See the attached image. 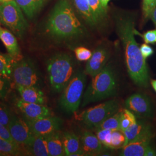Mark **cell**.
<instances>
[{
	"label": "cell",
	"instance_id": "obj_27",
	"mask_svg": "<svg viewBox=\"0 0 156 156\" xmlns=\"http://www.w3.org/2000/svg\"><path fill=\"white\" fill-rule=\"evenodd\" d=\"M121 113L122 109L116 112L115 114L112 115L111 116L107 118L102 123L95 128L97 129H109V130H115V129H120V119H121ZM94 129V130H95Z\"/></svg>",
	"mask_w": 156,
	"mask_h": 156
},
{
	"label": "cell",
	"instance_id": "obj_29",
	"mask_svg": "<svg viewBox=\"0 0 156 156\" xmlns=\"http://www.w3.org/2000/svg\"><path fill=\"white\" fill-rule=\"evenodd\" d=\"M137 121L136 117L134 113L127 108L122 109L120 129L124 131L127 128Z\"/></svg>",
	"mask_w": 156,
	"mask_h": 156
},
{
	"label": "cell",
	"instance_id": "obj_15",
	"mask_svg": "<svg viewBox=\"0 0 156 156\" xmlns=\"http://www.w3.org/2000/svg\"><path fill=\"white\" fill-rule=\"evenodd\" d=\"M81 150L83 156H95L103 151V145L96 135L91 131L86 130L80 137Z\"/></svg>",
	"mask_w": 156,
	"mask_h": 156
},
{
	"label": "cell",
	"instance_id": "obj_33",
	"mask_svg": "<svg viewBox=\"0 0 156 156\" xmlns=\"http://www.w3.org/2000/svg\"><path fill=\"white\" fill-rule=\"evenodd\" d=\"M11 81L0 75V100H5L11 89Z\"/></svg>",
	"mask_w": 156,
	"mask_h": 156
},
{
	"label": "cell",
	"instance_id": "obj_16",
	"mask_svg": "<svg viewBox=\"0 0 156 156\" xmlns=\"http://www.w3.org/2000/svg\"><path fill=\"white\" fill-rule=\"evenodd\" d=\"M0 40L5 46L8 53L13 58L15 62L19 61L23 58L16 35L11 31L1 28Z\"/></svg>",
	"mask_w": 156,
	"mask_h": 156
},
{
	"label": "cell",
	"instance_id": "obj_42",
	"mask_svg": "<svg viewBox=\"0 0 156 156\" xmlns=\"http://www.w3.org/2000/svg\"><path fill=\"white\" fill-rule=\"evenodd\" d=\"M13 1H15V0H0V3L2 4V3H5V2H11Z\"/></svg>",
	"mask_w": 156,
	"mask_h": 156
},
{
	"label": "cell",
	"instance_id": "obj_36",
	"mask_svg": "<svg viewBox=\"0 0 156 156\" xmlns=\"http://www.w3.org/2000/svg\"><path fill=\"white\" fill-rule=\"evenodd\" d=\"M0 137L7 140H9L10 142H12L16 143L15 142V140L12 138L11 135L10 134L8 127L1 123H0Z\"/></svg>",
	"mask_w": 156,
	"mask_h": 156
},
{
	"label": "cell",
	"instance_id": "obj_13",
	"mask_svg": "<svg viewBox=\"0 0 156 156\" xmlns=\"http://www.w3.org/2000/svg\"><path fill=\"white\" fill-rule=\"evenodd\" d=\"M16 106L25 118L30 120H37L52 116L50 109L44 104L29 103L20 99L17 101Z\"/></svg>",
	"mask_w": 156,
	"mask_h": 156
},
{
	"label": "cell",
	"instance_id": "obj_10",
	"mask_svg": "<svg viewBox=\"0 0 156 156\" xmlns=\"http://www.w3.org/2000/svg\"><path fill=\"white\" fill-rule=\"evenodd\" d=\"M111 55V49L106 43L97 46L92 56L86 63L84 72L91 77L95 76L106 66Z\"/></svg>",
	"mask_w": 156,
	"mask_h": 156
},
{
	"label": "cell",
	"instance_id": "obj_40",
	"mask_svg": "<svg viewBox=\"0 0 156 156\" xmlns=\"http://www.w3.org/2000/svg\"><path fill=\"white\" fill-rule=\"evenodd\" d=\"M156 6V0H151V4H150V12H151V14L152 12L153 11V9H154V8H155Z\"/></svg>",
	"mask_w": 156,
	"mask_h": 156
},
{
	"label": "cell",
	"instance_id": "obj_14",
	"mask_svg": "<svg viewBox=\"0 0 156 156\" xmlns=\"http://www.w3.org/2000/svg\"><path fill=\"white\" fill-rule=\"evenodd\" d=\"M154 135L152 132L128 143L122 148L120 156H144L146 149L151 145Z\"/></svg>",
	"mask_w": 156,
	"mask_h": 156
},
{
	"label": "cell",
	"instance_id": "obj_18",
	"mask_svg": "<svg viewBox=\"0 0 156 156\" xmlns=\"http://www.w3.org/2000/svg\"><path fill=\"white\" fill-rule=\"evenodd\" d=\"M50 0H15L25 16L33 20L39 14Z\"/></svg>",
	"mask_w": 156,
	"mask_h": 156
},
{
	"label": "cell",
	"instance_id": "obj_20",
	"mask_svg": "<svg viewBox=\"0 0 156 156\" xmlns=\"http://www.w3.org/2000/svg\"><path fill=\"white\" fill-rule=\"evenodd\" d=\"M24 147L27 153L32 156H50L46 136L34 135L28 144Z\"/></svg>",
	"mask_w": 156,
	"mask_h": 156
},
{
	"label": "cell",
	"instance_id": "obj_8",
	"mask_svg": "<svg viewBox=\"0 0 156 156\" xmlns=\"http://www.w3.org/2000/svg\"><path fill=\"white\" fill-rule=\"evenodd\" d=\"M12 80L15 86H38L39 75L32 61L23 58L14 62L12 66Z\"/></svg>",
	"mask_w": 156,
	"mask_h": 156
},
{
	"label": "cell",
	"instance_id": "obj_23",
	"mask_svg": "<svg viewBox=\"0 0 156 156\" xmlns=\"http://www.w3.org/2000/svg\"><path fill=\"white\" fill-rule=\"evenodd\" d=\"M46 138L50 156H66L62 134L59 131L46 135Z\"/></svg>",
	"mask_w": 156,
	"mask_h": 156
},
{
	"label": "cell",
	"instance_id": "obj_17",
	"mask_svg": "<svg viewBox=\"0 0 156 156\" xmlns=\"http://www.w3.org/2000/svg\"><path fill=\"white\" fill-rule=\"evenodd\" d=\"M22 100L29 102L44 104L46 97L44 92L38 86H15Z\"/></svg>",
	"mask_w": 156,
	"mask_h": 156
},
{
	"label": "cell",
	"instance_id": "obj_34",
	"mask_svg": "<svg viewBox=\"0 0 156 156\" xmlns=\"http://www.w3.org/2000/svg\"><path fill=\"white\" fill-rule=\"evenodd\" d=\"M151 0H143L142 2V14L143 20L147 21L151 19V12H150V4Z\"/></svg>",
	"mask_w": 156,
	"mask_h": 156
},
{
	"label": "cell",
	"instance_id": "obj_6",
	"mask_svg": "<svg viewBox=\"0 0 156 156\" xmlns=\"http://www.w3.org/2000/svg\"><path fill=\"white\" fill-rule=\"evenodd\" d=\"M86 75L84 71H76L62 90L59 105L64 111L75 113L78 111L83 95Z\"/></svg>",
	"mask_w": 156,
	"mask_h": 156
},
{
	"label": "cell",
	"instance_id": "obj_25",
	"mask_svg": "<svg viewBox=\"0 0 156 156\" xmlns=\"http://www.w3.org/2000/svg\"><path fill=\"white\" fill-rule=\"evenodd\" d=\"M22 147L16 143L12 142L0 137L1 156H20L22 155Z\"/></svg>",
	"mask_w": 156,
	"mask_h": 156
},
{
	"label": "cell",
	"instance_id": "obj_30",
	"mask_svg": "<svg viewBox=\"0 0 156 156\" xmlns=\"http://www.w3.org/2000/svg\"><path fill=\"white\" fill-rule=\"evenodd\" d=\"M73 50L76 59L79 62H87L92 56L91 51L82 46L75 48Z\"/></svg>",
	"mask_w": 156,
	"mask_h": 156
},
{
	"label": "cell",
	"instance_id": "obj_21",
	"mask_svg": "<svg viewBox=\"0 0 156 156\" xmlns=\"http://www.w3.org/2000/svg\"><path fill=\"white\" fill-rule=\"evenodd\" d=\"M75 8L76 9L80 17L84 20V24L92 30H97L98 28L94 18L91 10L89 0H72Z\"/></svg>",
	"mask_w": 156,
	"mask_h": 156
},
{
	"label": "cell",
	"instance_id": "obj_32",
	"mask_svg": "<svg viewBox=\"0 0 156 156\" xmlns=\"http://www.w3.org/2000/svg\"><path fill=\"white\" fill-rule=\"evenodd\" d=\"M135 35L140 36L144 39V42L147 44H156V28L155 30H149L145 33L140 34L135 29Z\"/></svg>",
	"mask_w": 156,
	"mask_h": 156
},
{
	"label": "cell",
	"instance_id": "obj_26",
	"mask_svg": "<svg viewBox=\"0 0 156 156\" xmlns=\"http://www.w3.org/2000/svg\"><path fill=\"white\" fill-rule=\"evenodd\" d=\"M15 60L8 53H0V75L12 80V66Z\"/></svg>",
	"mask_w": 156,
	"mask_h": 156
},
{
	"label": "cell",
	"instance_id": "obj_5",
	"mask_svg": "<svg viewBox=\"0 0 156 156\" xmlns=\"http://www.w3.org/2000/svg\"><path fill=\"white\" fill-rule=\"evenodd\" d=\"M0 24L20 39L29 28L27 17L15 1L0 4Z\"/></svg>",
	"mask_w": 156,
	"mask_h": 156
},
{
	"label": "cell",
	"instance_id": "obj_35",
	"mask_svg": "<svg viewBox=\"0 0 156 156\" xmlns=\"http://www.w3.org/2000/svg\"><path fill=\"white\" fill-rule=\"evenodd\" d=\"M140 50L143 57L146 60L148 57H151L154 53V50L151 46L147 45V44H144L140 45Z\"/></svg>",
	"mask_w": 156,
	"mask_h": 156
},
{
	"label": "cell",
	"instance_id": "obj_2",
	"mask_svg": "<svg viewBox=\"0 0 156 156\" xmlns=\"http://www.w3.org/2000/svg\"><path fill=\"white\" fill-rule=\"evenodd\" d=\"M112 16L116 33L123 45L128 75L135 84L147 87L149 81L148 68L135 38L136 14L129 11L115 9Z\"/></svg>",
	"mask_w": 156,
	"mask_h": 156
},
{
	"label": "cell",
	"instance_id": "obj_19",
	"mask_svg": "<svg viewBox=\"0 0 156 156\" xmlns=\"http://www.w3.org/2000/svg\"><path fill=\"white\" fill-rule=\"evenodd\" d=\"M62 138L66 156H83L78 135L73 132L66 131L62 134Z\"/></svg>",
	"mask_w": 156,
	"mask_h": 156
},
{
	"label": "cell",
	"instance_id": "obj_41",
	"mask_svg": "<svg viewBox=\"0 0 156 156\" xmlns=\"http://www.w3.org/2000/svg\"><path fill=\"white\" fill-rule=\"evenodd\" d=\"M151 83L153 89L156 92V80H151Z\"/></svg>",
	"mask_w": 156,
	"mask_h": 156
},
{
	"label": "cell",
	"instance_id": "obj_9",
	"mask_svg": "<svg viewBox=\"0 0 156 156\" xmlns=\"http://www.w3.org/2000/svg\"><path fill=\"white\" fill-rule=\"evenodd\" d=\"M126 108L140 119H151L154 115V106L150 97L142 93H135L125 101Z\"/></svg>",
	"mask_w": 156,
	"mask_h": 156
},
{
	"label": "cell",
	"instance_id": "obj_37",
	"mask_svg": "<svg viewBox=\"0 0 156 156\" xmlns=\"http://www.w3.org/2000/svg\"><path fill=\"white\" fill-rule=\"evenodd\" d=\"M144 156H156V149L151 144L145 151Z\"/></svg>",
	"mask_w": 156,
	"mask_h": 156
},
{
	"label": "cell",
	"instance_id": "obj_12",
	"mask_svg": "<svg viewBox=\"0 0 156 156\" xmlns=\"http://www.w3.org/2000/svg\"><path fill=\"white\" fill-rule=\"evenodd\" d=\"M8 128L15 142L22 147L27 145L34 135L27 122L14 115Z\"/></svg>",
	"mask_w": 156,
	"mask_h": 156
},
{
	"label": "cell",
	"instance_id": "obj_38",
	"mask_svg": "<svg viewBox=\"0 0 156 156\" xmlns=\"http://www.w3.org/2000/svg\"><path fill=\"white\" fill-rule=\"evenodd\" d=\"M100 1L101 5L102 7V8L108 11V3L110 1V0H100Z\"/></svg>",
	"mask_w": 156,
	"mask_h": 156
},
{
	"label": "cell",
	"instance_id": "obj_1",
	"mask_svg": "<svg viewBox=\"0 0 156 156\" xmlns=\"http://www.w3.org/2000/svg\"><path fill=\"white\" fill-rule=\"evenodd\" d=\"M41 33L54 45L75 48L84 44L90 36L69 0H57L42 25Z\"/></svg>",
	"mask_w": 156,
	"mask_h": 156
},
{
	"label": "cell",
	"instance_id": "obj_4",
	"mask_svg": "<svg viewBox=\"0 0 156 156\" xmlns=\"http://www.w3.org/2000/svg\"><path fill=\"white\" fill-rule=\"evenodd\" d=\"M46 67L50 87L56 93L62 92L76 72L73 56L65 52L51 56Z\"/></svg>",
	"mask_w": 156,
	"mask_h": 156
},
{
	"label": "cell",
	"instance_id": "obj_7",
	"mask_svg": "<svg viewBox=\"0 0 156 156\" xmlns=\"http://www.w3.org/2000/svg\"><path fill=\"white\" fill-rule=\"evenodd\" d=\"M119 109V101L111 100L84 110L76 115L75 118L88 129H95L107 118L117 112Z\"/></svg>",
	"mask_w": 156,
	"mask_h": 156
},
{
	"label": "cell",
	"instance_id": "obj_31",
	"mask_svg": "<svg viewBox=\"0 0 156 156\" xmlns=\"http://www.w3.org/2000/svg\"><path fill=\"white\" fill-rule=\"evenodd\" d=\"M13 115L5 105L0 102V123L8 127Z\"/></svg>",
	"mask_w": 156,
	"mask_h": 156
},
{
	"label": "cell",
	"instance_id": "obj_39",
	"mask_svg": "<svg viewBox=\"0 0 156 156\" xmlns=\"http://www.w3.org/2000/svg\"><path fill=\"white\" fill-rule=\"evenodd\" d=\"M151 19L154 23L156 28V6L151 14Z\"/></svg>",
	"mask_w": 156,
	"mask_h": 156
},
{
	"label": "cell",
	"instance_id": "obj_24",
	"mask_svg": "<svg viewBox=\"0 0 156 156\" xmlns=\"http://www.w3.org/2000/svg\"><path fill=\"white\" fill-rule=\"evenodd\" d=\"M89 2L98 31L102 30L108 21V11L102 8L100 0H89Z\"/></svg>",
	"mask_w": 156,
	"mask_h": 156
},
{
	"label": "cell",
	"instance_id": "obj_22",
	"mask_svg": "<svg viewBox=\"0 0 156 156\" xmlns=\"http://www.w3.org/2000/svg\"><path fill=\"white\" fill-rule=\"evenodd\" d=\"M152 132L153 131L149 124L144 121L137 120L124 131L126 137V145Z\"/></svg>",
	"mask_w": 156,
	"mask_h": 156
},
{
	"label": "cell",
	"instance_id": "obj_43",
	"mask_svg": "<svg viewBox=\"0 0 156 156\" xmlns=\"http://www.w3.org/2000/svg\"><path fill=\"white\" fill-rule=\"evenodd\" d=\"M1 24H0V31H1Z\"/></svg>",
	"mask_w": 156,
	"mask_h": 156
},
{
	"label": "cell",
	"instance_id": "obj_28",
	"mask_svg": "<svg viewBox=\"0 0 156 156\" xmlns=\"http://www.w3.org/2000/svg\"><path fill=\"white\" fill-rule=\"evenodd\" d=\"M126 145V137L121 129L112 130L109 149H119Z\"/></svg>",
	"mask_w": 156,
	"mask_h": 156
},
{
	"label": "cell",
	"instance_id": "obj_11",
	"mask_svg": "<svg viewBox=\"0 0 156 156\" xmlns=\"http://www.w3.org/2000/svg\"><path fill=\"white\" fill-rule=\"evenodd\" d=\"M31 132L35 135L46 136L53 132L59 131L62 127V121L60 118L49 116L37 120L26 119Z\"/></svg>",
	"mask_w": 156,
	"mask_h": 156
},
{
	"label": "cell",
	"instance_id": "obj_3",
	"mask_svg": "<svg viewBox=\"0 0 156 156\" xmlns=\"http://www.w3.org/2000/svg\"><path fill=\"white\" fill-rule=\"evenodd\" d=\"M91 78L83 95L82 107L113 97L117 93V73L111 62H108L100 73Z\"/></svg>",
	"mask_w": 156,
	"mask_h": 156
}]
</instances>
